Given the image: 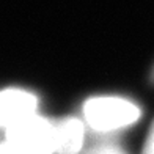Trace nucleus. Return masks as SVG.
I'll list each match as a JSON object with an SVG mask.
<instances>
[{"label":"nucleus","instance_id":"obj_7","mask_svg":"<svg viewBox=\"0 0 154 154\" xmlns=\"http://www.w3.org/2000/svg\"><path fill=\"white\" fill-rule=\"evenodd\" d=\"M0 154H14L5 143H0Z\"/></svg>","mask_w":154,"mask_h":154},{"label":"nucleus","instance_id":"obj_3","mask_svg":"<svg viewBox=\"0 0 154 154\" xmlns=\"http://www.w3.org/2000/svg\"><path fill=\"white\" fill-rule=\"evenodd\" d=\"M38 99L33 93L20 88H6L0 91V128L5 131L36 115Z\"/></svg>","mask_w":154,"mask_h":154},{"label":"nucleus","instance_id":"obj_2","mask_svg":"<svg viewBox=\"0 0 154 154\" xmlns=\"http://www.w3.org/2000/svg\"><path fill=\"white\" fill-rule=\"evenodd\" d=\"M83 115L93 129L109 132L134 124L140 109L123 97H91L83 106Z\"/></svg>","mask_w":154,"mask_h":154},{"label":"nucleus","instance_id":"obj_4","mask_svg":"<svg viewBox=\"0 0 154 154\" xmlns=\"http://www.w3.org/2000/svg\"><path fill=\"white\" fill-rule=\"evenodd\" d=\"M83 124L75 118H65L55 123V152L79 154L83 145Z\"/></svg>","mask_w":154,"mask_h":154},{"label":"nucleus","instance_id":"obj_5","mask_svg":"<svg viewBox=\"0 0 154 154\" xmlns=\"http://www.w3.org/2000/svg\"><path fill=\"white\" fill-rule=\"evenodd\" d=\"M87 154H126V152L115 145H99L96 148L90 149Z\"/></svg>","mask_w":154,"mask_h":154},{"label":"nucleus","instance_id":"obj_1","mask_svg":"<svg viewBox=\"0 0 154 154\" xmlns=\"http://www.w3.org/2000/svg\"><path fill=\"white\" fill-rule=\"evenodd\" d=\"M3 143L14 154H54L55 123L33 115L6 129Z\"/></svg>","mask_w":154,"mask_h":154},{"label":"nucleus","instance_id":"obj_8","mask_svg":"<svg viewBox=\"0 0 154 154\" xmlns=\"http://www.w3.org/2000/svg\"><path fill=\"white\" fill-rule=\"evenodd\" d=\"M152 79H154V72H152Z\"/></svg>","mask_w":154,"mask_h":154},{"label":"nucleus","instance_id":"obj_6","mask_svg":"<svg viewBox=\"0 0 154 154\" xmlns=\"http://www.w3.org/2000/svg\"><path fill=\"white\" fill-rule=\"evenodd\" d=\"M142 154H154V121L151 124L149 134L146 137V143H145V148H143Z\"/></svg>","mask_w":154,"mask_h":154}]
</instances>
